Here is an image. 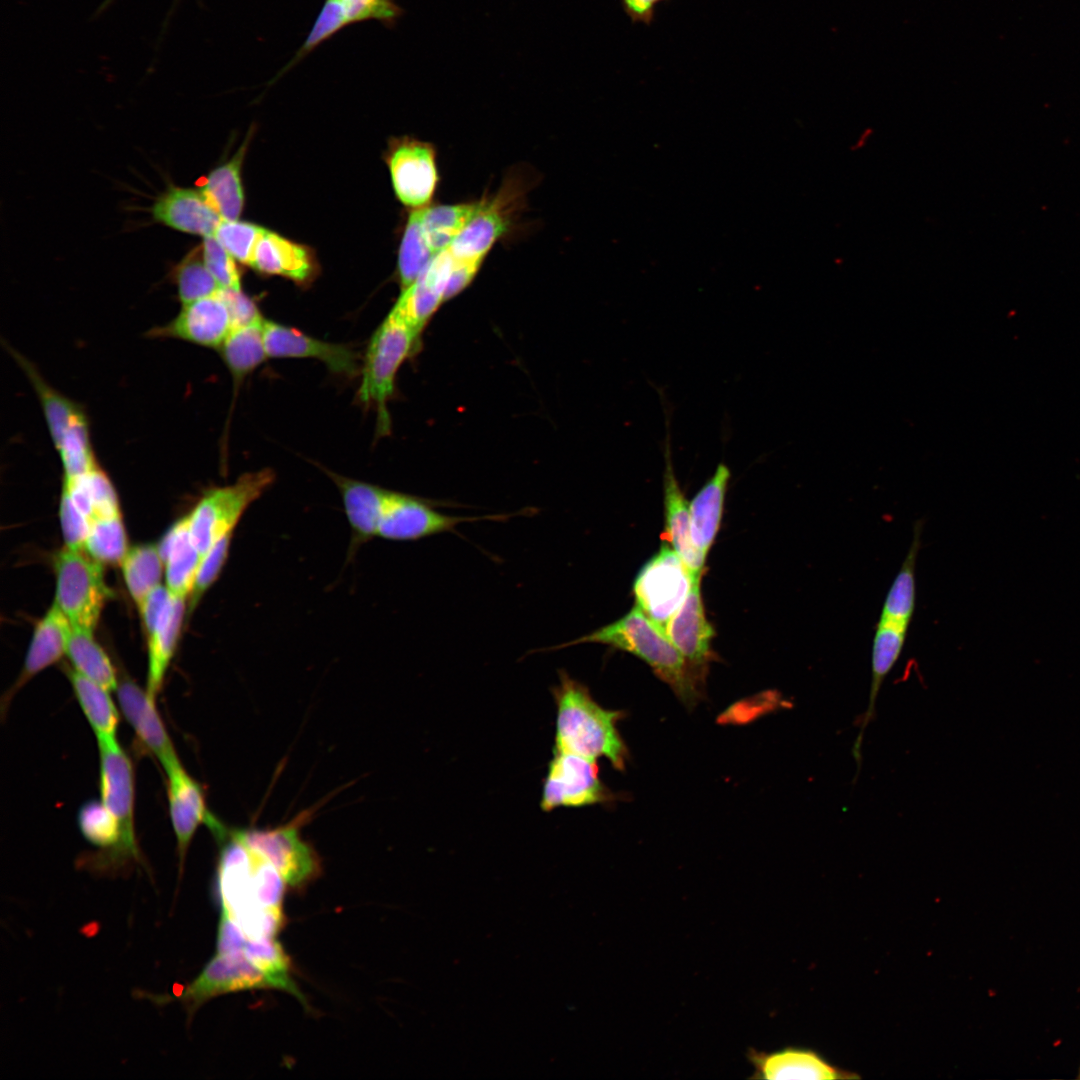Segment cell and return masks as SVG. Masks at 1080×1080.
Wrapping results in <instances>:
<instances>
[{
	"label": "cell",
	"mask_w": 1080,
	"mask_h": 1080,
	"mask_svg": "<svg viewBox=\"0 0 1080 1080\" xmlns=\"http://www.w3.org/2000/svg\"><path fill=\"white\" fill-rule=\"evenodd\" d=\"M580 643H599L637 656L687 707L694 706L701 696L705 677L678 651L665 629L637 606L619 620L558 648Z\"/></svg>",
	"instance_id": "cell-1"
},
{
	"label": "cell",
	"mask_w": 1080,
	"mask_h": 1080,
	"mask_svg": "<svg viewBox=\"0 0 1080 1080\" xmlns=\"http://www.w3.org/2000/svg\"><path fill=\"white\" fill-rule=\"evenodd\" d=\"M552 695L556 705L553 751L594 760L605 757L615 769L623 770L628 752L617 729L623 713L602 708L587 687L565 671L559 672Z\"/></svg>",
	"instance_id": "cell-2"
},
{
	"label": "cell",
	"mask_w": 1080,
	"mask_h": 1080,
	"mask_svg": "<svg viewBox=\"0 0 1080 1080\" xmlns=\"http://www.w3.org/2000/svg\"><path fill=\"white\" fill-rule=\"evenodd\" d=\"M420 332L394 308L373 333L361 368L358 400L377 413V433L390 432L387 402L394 393L395 379L402 363L416 347Z\"/></svg>",
	"instance_id": "cell-3"
},
{
	"label": "cell",
	"mask_w": 1080,
	"mask_h": 1080,
	"mask_svg": "<svg viewBox=\"0 0 1080 1080\" xmlns=\"http://www.w3.org/2000/svg\"><path fill=\"white\" fill-rule=\"evenodd\" d=\"M270 468L241 475L234 483L209 489L189 517L192 541L203 557L224 535L233 532L247 508L274 482Z\"/></svg>",
	"instance_id": "cell-4"
},
{
	"label": "cell",
	"mask_w": 1080,
	"mask_h": 1080,
	"mask_svg": "<svg viewBox=\"0 0 1080 1080\" xmlns=\"http://www.w3.org/2000/svg\"><path fill=\"white\" fill-rule=\"evenodd\" d=\"M82 550L64 547L55 555L54 603L73 628L93 631L110 590L104 581L102 564Z\"/></svg>",
	"instance_id": "cell-5"
},
{
	"label": "cell",
	"mask_w": 1080,
	"mask_h": 1080,
	"mask_svg": "<svg viewBox=\"0 0 1080 1080\" xmlns=\"http://www.w3.org/2000/svg\"><path fill=\"white\" fill-rule=\"evenodd\" d=\"M696 577L699 576H694L678 554L663 543L634 581L636 606L665 629L684 603Z\"/></svg>",
	"instance_id": "cell-6"
},
{
	"label": "cell",
	"mask_w": 1080,
	"mask_h": 1080,
	"mask_svg": "<svg viewBox=\"0 0 1080 1080\" xmlns=\"http://www.w3.org/2000/svg\"><path fill=\"white\" fill-rule=\"evenodd\" d=\"M300 824L302 821L297 818L273 828L233 831L251 850L269 861L287 885L299 888L316 878L321 870L315 849L301 837Z\"/></svg>",
	"instance_id": "cell-7"
},
{
	"label": "cell",
	"mask_w": 1080,
	"mask_h": 1080,
	"mask_svg": "<svg viewBox=\"0 0 1080 1080\" xmlns=\"http://www.w3.org/2000/svg\"><path fill=\"white\" fill-rule=\"evenodd\" d=\"M514 191L503 186L447 247L454 260L453 277L470 284L494 244L508 229Z\"/></svg>",
	"instance_id": "cell-8"
},
{
	"label": "cell",
	"mask_w": 1080,
	"mask_h": 1080,
	"mask_svg": "<svg viewBox=\"0 0 1080 1080\" xmlns=\"http://www.w3.org/2000/svg\"><path fill=\"white\" fill-rule=\"evenodd\" d=\"M610 799L611 793L599 777L596 760L553 751L543 782L540 801L543 811L549 812L559 807H583Z\"/></svg>",
	"instance_id": "cell-9"
},
{
	"label": "cell",
	"mask_w": 1080,
	"mask_h": 1080,
	"mask_svg": "<svg viewBox=\"0 0 1080 1080\" xmlns=\"http://www.w3.org/2000/svg\"><path fill=\"white\" fill-rule=\"evenodd\" d=\"M387 163L400 202L413 210L428 206L439 182L434 146L411 137L395 139Z\"/></svg>",
	"instance_id": "cell-10"
},
{
	"label": "cell",
	"mask_w": 1080,
	"mask_h": 1080,
	"mask_svg": "<svg viewBox=\"0 0 1080 1080\" xmlns=\"http://www.w3.org/2000/svg\"><path fill=\"white\" fill-rule=\"evenodd\" d=\"M504 516L466 517L438 512L424 499L390 491L381 516L377 536L392 541H412L455 531L457 525Z\"/></svg>",
	"instance_id": "cell-11"
},
{
	"label": "cell",
	"mask_w": 1080,
	"mask_h": 1080,
	"mask_svg": "<svg viewBox=\"0 0 1080 1080\" xmlns=\"http://www.w3.org/2000/svg\"><path fill=\"white\" fill-rule=\"evenodd\" d=\"M276 989L275 984L243 954H216L200 975L174 998L189 1015L213 997L251 989Z\"/></svg>",
	"instance_id": "cell-12"
},
{
	"label": "cell",
	"mask_w": 1080,
	"mask_h": 1080,
	"mask_svg": "<svg viewBox=\"0 0 1080 1080\" xmlns=\"http://www.w3.org/2000/svg\"><path fill=\"white\" fill-rule=\"evenodd\" d=\"M232 329L230 311L219 289L213 295L182 305L172 320L151 328L146 336L219 348Z\"/></svg>",
	"instance_id": "cell-13"
},
{
	"label": "cell",
	"mask_w": 1080,
	"mask_h": 1080,
	"mask_svg": "<svg viewBox=\"0 0 1080 1080\" xmlns=\"http://www.w3.org/2000/svg\"><path fill=\"white\" fill-rule=\"evenodd\" d=\"M401 13L395 0H325L303 44L286 69L350 25L370 20L392 25Z\"/></svg>",
	"instance_id": "cell-14"
},
{
	"label": "cell",
	"mask_w": 1080,
	"mask_h": 1080,
	"mask_svg": "<svg viewBox=\"0 0 1080 1080\" xmlns=\"http://www.w3.org/2000/svg\"><path fill=\"white\" fill-rule=\"evenodd\" d=\"M263 335L268 358H314L338 375L351 377L359 372V355L348 345L322 341L265 319Z\"/></svg>",
	"instance_id": "cell-15"
},
{
	"label": "cell",
	"mask_w": 1080,
	"mask_h": 1080,
	"mask_svg": "<svg viewBox=\"0 0 1080 1080\" xmlns=\"http://www.w3.org/2000/svg\"><path fill=\"white\" fill-rule=\"evenodd\" d=\"M99 788L102 803L120 821L130 843L137 846L134 829L135 778L132 762L116 736L97 738Z\"/></svg>",
	"instance_id": "cell-16"
},
{
	"label": "cell",
	"mask_w": 1080,
	"mask_h": 1080,
	"mask_svg": "<svg viewBox=\"0 0 1080 1080\" xmlns=\"http://www.w3.org/2000/svg\"><path fill=\"white\" fill-rule=\"evenodd\" d=\"M164 770L168 779L169 813L182 866L198 826L205 824L212 830L220 820L209 811L200 783L186 772L180 761Z\"/></svg>",
	"instance_id": "cell-17"
},
{
	"label": "cell",
	"mask_w": 1080,
	"mask_h": 1080,
	"mask_svg": "<svg viewBox=\"0 0 1080 1080\" xmlns=\"http://www.w3.org/2000/svg\"><path fill=\"white\" fill-rule=\"evenodd\" d=\"M117 698L123 715L138 740L166 768L179 761L174 745L155 705V698L130 678L117 685Z\"/></svg>",
	"instance_id": "cell-18"
},
{
	"label": "cell",
	"mask_w": 1080,
	"mask_h": 1080,
	"mask_svg": "<svg viewBox=\"0 0 1080 1080\" xmlns=\"http://www.w3.org/2000/svg\"><path fill=\"white\" fill-rule=\"evenodd\" d=\"M747 1058L752 1066L754 1079H852L859 1078L851 1071L841 1069L812 1049L786 1047L773 1052L750 1049Z\"/></svg>",
	"instance_id": "cell-19"
},
{
	"label": "cell",
	"mask_w": 1080,
	"mask_h": 1080,
	"mask_svg": "<svg viewBox=\"0 0 1080 1080\" xmlns=\"http://www.w3.org/2000/svg\"><path fill=\"white\" fill-rule=\"evenodd\" d=\"M701 577L693 580L691 589L678 611L668 621L665 632L684 658L703 677L712 660L713 628L708 622L700 592Z\"/></svg>",
	"instance_id": "cell-20"
},
{
	"label": "cell",
	"mask_w": 1080,
	"mask_h": 1080,
	"mask_svg": "<svg viewBox=\"0 0 1080 1080\" xmlns=\"http://www.w3.org/2000/svg\"><path fill=\"white\" fill-rule=\"evenodd\" d=\"M665 439V469L663 475L665 525L662 539L668 542L694 576H702L705 559L693 546L690 532L689 503L675 475L668 421Z\"/></svg>",
	"instance_id": "cell-21"
},
{
	"label": "cell",
	"mask_w": 1080,
	"mask_h": 1080,
	"mask_svg": "<svg viewBox=\"0 0 1080 1080\" xmlns=\"http://www.w3.org/2000/svg\"><path fill=\"white\" fill-rule=\"evenodd\" d=\"M453 266L454 260L446 248L428 263L411 285L400 292L393 306L420 333L445 301V291Z\"/></svg>",
	"instance_id": "cell-22"
},
{
	"label": "cell",
	"mask_w": 1080,
	"mask_h": 1080,
	"mask_svg": "<svg viewBox=\"0 0 1080 1080\" xmlns=\"http://www.w3.org/2000/svg\"><path fill=\"white\" fill-rule=\"evenodd\" d=\"M336 484L352 531L350 553L377 536L389 490L326 471Z\"/></svg>",
	"instance_id": "cell-23"
},
{
	"label": "cell",
	"mask_w": 1080,
	"mask_h": 1080,
	"mask_svg": "<svg viewBox=\"0 0 1080 1080\" xmlns=\"http://www.w3.org/2000/svg\"><path fill=\"white\" fill-rule=\"evenodd\" d=\"M153 218L170 228L203 237L214 235L223 220L202 192L171 187L152 206Z\"/></svg>",
	"instance_id": "cell-24"
},
{
	"label": "cell",
	"mask_w": 1080,
	"mask_h": 1080,
	"mask_svg": "<svg viewBox=\"0 0 1080 1080\" xmlns=\"http://www.w3.org/2000/svg\"><path fill=\"white\" fill-rule=\"evenodd\" d=\"M72 629L68 618L56 603H53L35 626L23 669L15 684L4 696L5 703H8L27 681L57 662L66 653Z\"/></svg>",
	"instance_id": "cell-25"
},
{
	"label": "cell",
	"mask_w": 1080,
	"mask_h": 1080,
	"mask_svg": "<svg viewBox=\"0 0 1080 1080\" xmlns=\"http://www.w3.org/2000/svg\"><path fill=\"white\" fill-rule=\"evenodd\" d=\"M20 368L24 371L38 396L54 447L79 424L88 421L81 405L53 388L38 369L25 356L6 344Z\"/></svg>",
	"instance_id": "cell-26"
},
{
	"label": "cell",
	"mask_w": 1080,
	"mask_h": 1080,
	"mask_svg": "<svg viewBox=\"0 0 1080 1080\" xmlns=\"http://www.w3.org/2000/svg\"><path fill=\"white\" fill-rule=\"evenodd\" d=\"M157 546L166 587L175 596L189 597L202 556L192 541L188 515L171 526Z\"/></svg>",
	"instance_id": "cell-27"
},
{
	"label": "cell",
	"mask_w": 1080,
	"mask_h": 1080,
	"mask_svg": "<svg viewBox=\"0 0 1080 1080\" xmlns=\"http://www.w3.org/2000/svg\"><path fill=\"white\" fill-rule=\"evenodd\" d=\"M907 626L879 620L872 642L871 686L868 707L861 720L859 733L852 748V754L858 764L861 762V745L867 725L874 718L875 703L881 686L899 659L907 634Z\"/></svg>",
	"instance_id": "cell-28"
},
{
	"label": "cell",
	"mask_w": 1080,
	"mask_h": 1080,
	"mask_svg": "<svg viewBox=\"0 0 1080 1080\" xmlns=\"http://www.w3.org/2000/svg\"><path fill=\"white\" fill-rule=\"evenodd\" d=\"M730 475L727 465L718 464L713 475L689 503L691 540L704 558L720 527Z\"/></svg>",
	"instance_id": "cell-29"
},
{
	"label": "cell",
	"mask_w": 1080,
	"mask_h": 1080,
	"mask_svg": "<svg viewBox=\"0 0 1080 1080\" xmlns=\"http://www.w3.org/2000/svg\"><path fill=\"white\" fill-rule=\"evenodd\" d=\"M186 609V598L172 594L159 621L147 634L148 672L146 690L153 698H156L159 694L174 656Z\"/></svg>",
	"instance_id": "cell-30"
},
{
	"label": "cell",
	"mask_w": 1080,
	"mask_h": 1080,
	"mask_svg": "<svg viewBox=\"0 0 1080 1080\" xmlns=\"http://www.w3.org/2000/svg\"><path fill=\"white\" fill-rule=\"evenodd\" d=\"M250 266L259 272L279 275L304 284L312 278L314 263L309 251L266 229L260 236Z\"/></svg>",
	"instance_id": "cell-31"
},
{
	"label": "cell",
	"mask_w": 1080,
	"mask_h": 1080,
	"mask_svg": "<svg viewBox=\"0 0 1080 1080\" xmlns=\"http://www.w3.org/2000/svg\"><path fill=\"white\" fill-rule=\"evenodd\" d=\"M78 825L87 841L105 850L110 861L137 859V846L129 842L120 821L102 801L91 800L82 805Z\"/></svg>",
	"instance_id": "cell-32"
},
{
	"label": "cell",
	"mask_w": 1080,
	"mask_h": 1080,
	"mask_svg": "<svg viewBox=\"0 0 1080 1080\" xmlns=\"http://www.w3.org/2000/svg\"><path fill=\"white\" fill-rule=\"evenodd\" d=\"M485 199L418 208L423 236L436 256L445 250L481 209Z\"/></svg>",
	"instance_id": "cell-33"
},
{
	"label": "cell",
	"mask_w": 1080,
	"mask_h": 1080,
	"mask_svg": "<svg viewBox=\"0 0 1080 1080\" xmlns=\"http://www.w3.org/2000/svg\"><path fill=\"white\" fill-rule=\"evenodd\" d=\"M262 321L234 328L218 348L231 373L234 399L239 384L267 358Z\"/></svg>",
	"instance_id": "cell-34"
},
{
	"label": "cell",
	"mask_w": 1080,
	"mask_h": 1080,
	"mask_svg": "<svg viewBox=\"0 0 1080 1080\" xmlns=\"http://www.w3.org/2000/svg\"><path fill=\"white\" fill-rule=\"evenodd\" d=\"M922 522H916L913 539L883 602L879 620L909 626L916 605V562L921 547Z\"/></svg>",
	"instance_id": "cell-35"
},
{
	"label": "cell",
	"mask_w": 1080,
	"mask_h": 1080,
	"mask_svg": "<svg viewBox=\"0 0 1080 1080\" xmlns=\"http://www.w3.org/2000/svg\"><path fill=\"white\" fill-rule=\"evenodd\" d=\"M243 155L244 147L233 159L211 171L199 189L223 220H237L243 209L240 177Z\"/></svg>",
	"instance_id": "cell-36"
},
{
	"label": "cell",
	"mask_w": 1080,
	"mask_h": 1080,
	"mask_svg": "<svg viewBox=\"0 0 1080 1080\" xmlns=\"http://www.w3.org/2000/svg\"><path fill=\"white\" fill-rule=\"evenodd\" d=\"M65 672L74 695L97 738L114 737L119 724V714L109 690L84 677L73 668Z\"/></svg>",
	"instance_id": "cell-37"
},
{
	"label": "cell",
	"mask_w": 1080,
	"mask_h": 1080,
	"mask_svg": "<svg viewBox=\"0 0 1080 1080\" xmlns=\"http://www.w3.org/2000/svg\"><path fill=\"white\" fill-rule=\"evenodd\" d=\"M66 654L73 669L107 690L116 689L118 678L108 655L93 637V631L73 628Z\"/></svg>",
	"instance_id": "cell-38"
},
{
	"label": "cell",
	"mask_w": 1080,
	"mask_h": 1080,
	"mask_svg": "<svg viewBox=\"0 0 1080 1080\" xmlns=\"http://www.w3.org/2000/svg\"><path fill=\"white\" fill-rule=\"evenodd\" d=\"M120 565L128 592L140 608L145 598L160 585L165 570L158 546H134Z\"/></svg>",
	"instance_id": "cell-39"
},
{
	"label": "cell",
	"mask_w": 1080,
	"mask_h": 1080,
	"mask_svg": "<svg viewBox=\"0 0 1080 1080\" xmlns=\"http://www.w3.org/2000/svg\"><path fill=\"white\" fill-rule=\"evenodd\" d=\"M243 954L254 966L267 975L275 984L276 989L294 995L303 1005H307L304 995L291 978L289 957L278 941L274 938L248 939L243 948Z\"/></svg>",
	"instance_id": "cell-40"
},
{
	"label": "cell",
	"mask_w": 1080,
	"mask_h": 1080,
	"mask_svg": "<svg viewBox=\"0 0 1080 1080\" xmlns=\"http://www.w3.org/2000/svg\"><path fill=\"white\" fill-rule=\"evenodd\" d=\"M83 550L101 564H121L129 550L121 515L93 519Z\"/></svg>",
	"instance_id": "cell-41"
},
{
	"label": "cell",
	"mask_w": 1080,
	"mask_h": 1080,
	"mask_svg": "<svg viewBox=\"0 0 1080 1080\" xmlns=\"http://www.w3.org/2000/svg\"><path fill=\"white\" fill-rule=\"evenodd\" d=\"M172 280L182 305L213 295L220 289L204 263L202 246L191 250L175 266Z\"/></svg>",
	"instance_id": "cell-42"
},
{
	"label": "cell",
	"mask_w": 1080,
	"mask_h": 1080,
	"mask_svg": "<svg viewBox=\"0 0 1080 1080\" xmlns=\"http://www.w3.org/2000/svg\"><path fill=\"white\" fill-rule=\"evenodd\" d=\"M434 257L423 236L418 209H414L406 223L399 249L398 274L401 291L417 279Z\"/></svg>",
	"instance_id": "cell-43"
},
{
	"label": "cell",
	"mask_w": 1080,
	"mask_h": 1080,
	"mask_svg": "<svg viewBox=\"0 0 1080 1080\" xmlns=\"http://www.w3.org/2000/svg\"><path fill=\"white\" fill-rule=\"evenodd\" d=\"M233 532L220 538L202 557L192 590L189 594L187 615L197 607L199 601L220 575L229 553Z\"/></svg>",
	"instance_id": "cell-44"
},
{
	"label": "cell",
	"mask_w": 1080,
	"mask_h": 1080,
	"mask_svg": "<svg viewBox=\"0 0 1080 1080\" xmlns=\"http://www.w3.org/2000/svg\"><path fill=\"white\" fill-rule=\"evenodd\" d=\"M264 230L247 222L222 220L214 236L234 259L250 265L256 244Z\"/></svg>",
	"instance_id": "cell-45"
},
{
	"label": "cell",
	"mask_w": 1080,
	"mask_h": 1080,
	"mask_svg": "<svg viewBox=\"0 0 1080 1080\" xmlns=\"http://www.w3.org/2000/svg\"><path fill=\"white\" fill-rule=\"evenodd\" d=\"M253 854L254 901L262 907H281L285 885L287 884L269 861L255 851H253Z\"/></svg>",
	"instance_id": "cell-46"
},
{
	"label": "cell",
	"mask_w": 1080,
	"mask_h": 1080,
	"mask_svg": "<svg viewBox=\"0 0 1080 1080\" xmlns=\"http://www.w3.org/2000/svg\"><path fill=\"white\" fill-rule=\"evenodd\" d=\"M204 263L221 289L241 290L240 273L234 258L214 235L204 237Z\"/></svg>",
	"instance_id": "cell-47"
},
{
	"label": "cell",
	"mask_w": 1080,
	"mask_h": 1080,
	"mask_svg": "<svg viewBox=\"0 0 1080 1080\" xmlns=\"http://www.w3.org/2000/svg\"><path fill=\"white\" fill-rule=\"evenodd\" d=\"M232 918L250 940L274 938L284 924L281 907L256 905Z\"/></svg>",
	"instance_id": "cell-48"
},
{
	"label": "cell",
	"mask_w": 1080,
	"mask_h": 1080,
	"mask_svg": "<svg viewBox=\"0 0 1080 1080\" xmlns=\"http://www.w3.org/2000/svg\"><path fill=\"white\" fill-rule=\"evenodd\" d=\"M82 478L92 505L93 519L120 515L114 486L99 466L82 475Z\"/></svg>",
	"instance_id": "cell-49"
},
{
	"label": "cell",
	"mask_w": 1080,
	"mask_h": 1080,
	"mask_svg": "<svg viewBox=\"0 0 1080 1080\" xmlns=\"http://www.w3.org/2000/svg\"><path fill=\"white\" fill-rule=\"evenodd\" d=\"M59 518L65 547L84 549L92 520L80 511L63 489L59 504Z\"/></svg>",
	"instance_id": "cell-50"
},
{
	"label": "cell",
	"mask_w": 1080,
	"mask_h": 1080,
	"mask_svg": "<svg viewBox=\"0 0 1080 1080\" xmlns=\"http://www.w3.org/2000/svg\"><path fill=\"white\" fill-rule=\"evenodd\" d=\"M220 293L229 308L233 329L264 319L255 302L241 290L220 288Z\"/></svg>",
	"instance_id": "cell-51"
},
{
	"label": "cell",
	"mask_w": 1080,
	"mask_h": 1080,
	"mask_svg": "<svg viewBox=\"0 0 1080 1080\" xmlns=\"http://www.w3.org/2000/svg\"><path fill=\"white\" fill-rule=\"evenodd\" d=\"M247 941V936L237 922L227 913L221 912L216 942L217 953H241Z\"/></svg>",
	"instance_id": "cell-52"
},
{
	"label": "cell",
	"mask_w": 1080,
	"mask_h": 1080,
	"mask_svg": "<svg viewBox=\"0 0 1080 1080\" xmlns=\"http://www.w3.org/2000/svg\"><path fill=\"white\" fill-rule=\"evenodd\" d=\"M623 10L633 23L650 25L654 19V10L658 3L666 0H620Z\"/></svg>",
	"instance_id": "cell-53"
},
{
	"label": "cell",
	"mask_w": 1080,
	"mask_h": 1080,
	"mask_svg": "<svg viewBox=\"0 0 1080 1080\" xmlns=\"http://www.w3.org/2000/svg\"><path fill=\"white\" fill-rule=\"evenodd\" d=\"M111 1H112V0H106V1H105V3L103 4V6H104V7H106V6L108 5V4H110V3H111Z\"/></svg>",
	"instance_id": "cell-54"
}]
</instances>
